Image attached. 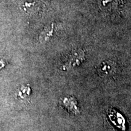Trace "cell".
<instances>
[{
    "mask_svg": "<svg viewBox=\"0 0 131 131\" xmlns=\"http://www.w3.org/2000/svg\"><path fill=\"white\" fill-rule=\"evenodd\" d=\"M97 70L98 74L102 77L111 76L115 71V64L111 61H104L97 69Z\"/></svg>",
    "mask_w": 131,
    "mask_h": 131,
    "instance_id": "obj_1",
    "label": "cell"
},
{
    "mask_svg": "<svg viewBox=\"0 0 131 131\" xmlns=\"http://www.w3.org/2000/svg\"><path fill=\"white\" fill-rule=\"evenodd\" d=\"M62 104L69 112L75 115L80 114V110L77 106V101L73 96H67L64 98Z\"/></svg>",
    "mask_w": 131,
    "mask_h": 131,
    "instance_id": "obj_2",
    "label": "cell"
},
{
    "mask_svg": "<svg viewBox=\"0 0 131 131\" xmlns=\"http://www.w3.org/2000/svg\"><path fill=\"white\" fill-rule=\"evenodd\" d=\"M84 53L81 50H78L77 52H75V53H72L69 55V58H68V61L66 62L65 66H64V68H73L80 64V63L84 60Z\"/></svg>",
    "mask_w": 131,
    "mask_h": 131,
    "instance_id": "obj_3",
    "label": "cell"
},
{
    "mask_svg": "<svg viewBox=\"0 0 131 131\" xmlns=\"http://www.w3.org/2000/svg\"><path fill=\"white\" fill-rule=\"evenodd\" d=\"M109 118L115 125L117 126V127H120L122 129L123 128L124 129V119L123 117L119 113H117L115 111H114V109L112 110V111H110Z\"/></svg>",
    "mask_w": 131,
    "mask_h": 131,
    "instance_id": "obj_4",
    "label": "cell"
},
{
    "mask_svg": "<svg viewBox=\"0 0 131 131\" xmlns=\"http://www.w3.org/2000/svg\"><path fill=\"white\" fill-rule=\"evenodd\" d=\"M31 89L29 84L21 86L17 92V96L19 100L24 101H29L30 96Z\"/></svg>",
    "mask_w": 131,
    "mask_h": 131,
    "instance_id": "obj_5",
    "label": "cell"
},
{
    "mask_svg": "<svg viewBox=\"0 0 131 131\" xmlns=\"http://www.w3.org/2000/svg\"><path fill=\"white\" fill-rule=\"evenodd\" d=\"M53 24H52L51 27H47L44 29L40 35V40L41 42H46L49 40L50 38L53 35Z\"/></svg>",
    "mask_w": 131,
    "mask_h": 131,
    "instance_id": "obj_6",
    "label": "cell"
}]
</instances>
